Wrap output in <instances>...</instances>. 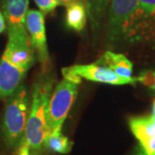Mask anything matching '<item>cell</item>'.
Masks as SVG:
<instances>
[{
  "label": "cell",
  "instance_id": "cell-6",
  "mask_svg": "<svg viewBox=\"0 0 155 155\" xmlns=\"http://www.w3.org/2000/svg\"><path fill=\"white\" fill-rule=\"evenodd\" d=\"M9 39L3 55L13 65L28 71L35 63V53L25 28H8Z\"/></svg>",
  "mask_w": 155,
  "mask_h": 155
},
{
  "label": "cell",
  "instance_id": "cell-1",
  "mask_svg": "<svg viewBox=\"0 0 155 155\" xmlns=\"http://www.w3.org/2000/svg\"><path fill=\"white\" fill-rule=\"evenodd\" d=\"M53 83V78L44 76L37 79L32 90V102L25 128L24 140L30 149L36 152L43 148L45 139L50 134L47 117Z\"/></svg>",
  "mask_w": 155,
  "mask_h": 155
},
{
  "label": "cell",
  "instance_id": "cell-8",
  "mask_svg": "<svg viewBox=\"0 0 155 155\" xmlns=\"http://www.w3.org/2000/svg\"><path fill=\"white\" fill-rule=\"evenodd\" d=\"M129 127L140 142L142 155H155V127L152 116L132 117Z\"/></svg>",
  "mask_w": 155,
  "mask_h": 155
},
{
  "label": "cell",
  "instance_id": "cell-11",
  "mask_svg": "<svg viewBox=\"0 0 155 155\" xmlns=\"http://www.w3.org/2000/svg\"><path fill=\"white\" fill-rule=\"evenodd\" d=\"M96 63L110 68L121 77H132L133 64L123 54L107 51Z\"/></svg>",
  "mask_w": 155,
  "mask_h": 155
},
{
  "label": "cell",
  "instance_id": "cell-18",
  "mask_svg": "<svg viewBox=\"0 0 155 155\" xmlns=\"http://www.w3.org/2000/svg\"><path fill=\"white\" fill-rule=\"evenodd\" d=\"M18 155H32L30 153V147L25 140L18 148Z\"/></svg>",
  "mask_w": 155,
  "mask_h": 155
},
{
  "label": "cell",
  "instance_id": "cell-2",
  "mask_svg": "<svg viewBox=\"0 0 155 155\" xmlns=\"http://www.w3.org/2000/svg\"><path fill=\"white\" fill-rule=\"evenodd\" d=\"M29 112V97L24 84L6 98L2 132L6 146L18 149L24 141V134Z\"/></svg>",
  "mask_w": 155,
  "mask_h": 155
},
{
  "label": "cell",
  "instance_id": "cell-17",
  "mask_svg": "<svg viewBox=\"0 0 155 155\" xmlns=\"http://www.w3.org/2000/svg\"><path fill=\"white\" fill-rule=\"evenodd\" d=\"M42 13H48L53 11L57 5H60L57 0H35Z\"/></svg>",
  "mask_w": 155,
  "mask_h": 155
},
{
  "label": "cell",
  "instance_id": "cell-21",
  "mask_svg": "<svg viewBox=\"0 0 155 155\" xmlns=\"http://www.w3.org/2000/svg\"><path fill=\"white\" fill-rule=\"evenodd\" d=\"M152 119H153V125L155 127V101L153 103V115H152Z\"/></svg>",
  "mask_w": 155,
  "mask_h": 155
},
{
  "label": "cell",
  "instance_id": "cell-13",
  "mask_svg": "<svg viewBox=\"0 0 155 155\" xmlns=\"http://www.w3.org/2000/svg\"><path fill=\"white\" fill-rule=\"evenodd\" d=\"M72 141L67 136H64L61 132L50 133L45 139L44 147L50 151L59 153H67L72 147Z\"/></svg>",
  "mask_w": 155,
  "mask_h": 155
},
{
  "label": "cell",
  "instance_id": "cell-10",
  "mask_svg": "<svg viewBox=\"0 0 155 155\" xmlns=\"http://www.w3.org/2000/svg\"><path fill=\"white\" fill-rule=\"evenodd\" d=\"M8 28H25L28 0H1Z\"/></svg>",
  "mask_w": 155,
  "mask_h": 155
},
{
  "label": "cell",
  "instance_id": "cell-20",
  "mask_svg": "<svg viewBox=\"0 0 155 155\" xmlns=\"http://www.w3.org/2000/svg\"><path fill=\"white\" fill-rule=\"evenodd\" d=\"M5 29V20L4 15L0 11V33H2Z\"/></svg>",
  "mask_w": 155,
  "mask_h": 155
},
{
  "label": "cell",
  "instance_id": "cell-12",
  "mask_svg": "<svg viewBox=\"0 0 155 155\" xmlns=\"http://www.w3.org/2000/svg\"><path fill=\"white\" fill-rule=\"evenodd\" d=\"M67 7V26L76 31H81L86 22L84 4L81 2H74Z\"/></svg>",
  "mask_w": 155,
  "mask_h": 155
},
{
  "label": "cell",
  "instance_id": "cell-16",
  "mask_svg": "<svg viewBox=\"0 0 155 155\" xmlns=\"http://www.w3.org/2000/svg\"><path fill=\"white\" fill-rule=\"evenodd\" d=\"M138 3L147 17L155 21V0H138Z\"/></svg>",
  "mask_w": 155,
  "mask_h": 155
},
{
  "label": "cell",
  "instance_id": "cell-9",
  "mask_svg": "<svg viewBox=\"0 0 155 155\" xmlns=\"http://www.w3.org/2000/svg\"><path fill=\"white\" fill-rule=\"evenodd\" d=\"M27 71L2 56L0 60V98H7L22 83Z\"/></svg>",
  "mask_w": 155,
  "mask_h": 155
},
{
  "label": "cell",
  "instance_id": "cell-15",
  "mask_svg": "<svg viewBox=\"0 0 155 155\" xmlns=\"http://www.w3.org/2000/svg\"><path fill=\"white\" fill-rule=\"evenodd\" d=\"M139 82L155 91V70H147L137 78Z\"/></svg>",
  "mask_w": 155,
  "mask_h": 155
},
{
  "label": "cell",
  "instance_id": "cell-14",
  "mask_svg": "<svg viewBox=\"0 0 155 155\" xmlns=\"http://www.w3.org/2000/svg\"><path fill=\"white\" fill-rule=\"evenodd\" d=\"M110 0H90L87 5L89 16L94 24L98 23Z\"/></svg>",
  "mask_w": 155,
  "mask_h": 155
},
{
  "label": "cell",
  "instance_id": "cell-5",
  "mask_svg": "<svg viewBox=\"0 0 155 155\" xmlns=\"http://www.w3.org/2000/svg\"><path fill=\"white\" fill-rule=\"evenodd\" d=\"M64 78L73 81L78 84L81 78L94 82L110 84H134L138 81L137 78H123L117 75L108 67L97 63L88 65H76L62 69Z\"/></svg>",
  "mask_w": 155,
  "mask_h": 155
},
{
  "label": "cell",
  "instance_id": "cell-3",
  "mask_svg": "<svg viewBox=\"0 0 155 155\" xmlns=\"http://www.w3.org/2000/svg\"><path fill=\"white\" fill-rule=\"evenodd\" d=\"M147 16L138 0H111L109 11V38L115 41L129 37L143 28Z\"/></svg>",
  "mask_w": 155,
  "mask_h": 155
},
{
  "label": "cell",
  "instance_id": "cell-4",
  "mask_svg": "<svg viewBox=\"0 0 155 155\" xmlns=\"http://www.w3.org/2000/svg\"><path fill=\"white\" fill-rule=\"evenodd\" d=\"M78 84L64 78L57 84L48 104L47 122L50 133L61 132L71 107L77 97Z\"/></svg>",
  "mask_w": 155,
  "mask_h": 155
},
{
  "label": "cell",
  "instance_id": "cell-19",
  "mask_svg": "<svg viewBox=\"0 0 155 155\" xmlns=\"http://www.w3.org/2000/svg\"><path fill=\"white\" fill-rule=\"evenodd\" d=\"M59 5H65L68 6L69 5H71L72 3H74V2H81V3H85L86 0H57Z\"/></svg>",
  "mask_w": 155,
  "mask_h": 155
},
{
  "label": "cell",
  "instance_id": "cell-7",
  "mask_svg": "<svg viewBox=\"0 0 155 155\" xmlns=\"http://www.w3.org/2000/svg\"><path fill=\"white\" fill-rule=\"evenodd\" d=\"M25 28L28 30L34 49L37 53L39 61L43 67H48L50 59L45 31L44 14L35 10L28 11L25 17Z\"/></svg>",
  "mask_w": 155,
  "mask_h": 155
}]
</instances>
